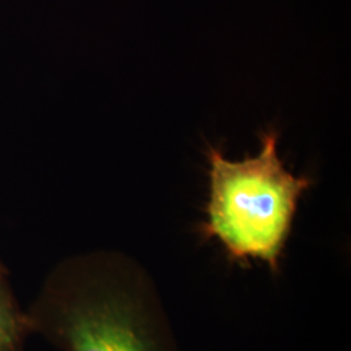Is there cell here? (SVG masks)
Segmentation results:
<instances>
[{
	"mask_svg": "<svg viewBox=\"0 0 351 351\" xmlns=\"http://www.w3.org/2000/svg\"><path fill=\"white\" fill-rule=\"evenodd\" d=\"M258 155L229 160L208 147V201L201 234L216 239L232 263L265 264L281 275L282 258L303 194L313 180L295 176L278 156V132L261 136Z\"/></svg>",
	"mask_w": 351,
	"mask_h": 351,
	"instance_id": "1",
	"label": "cell"
},
{
	"mask_svg": "<svg viewBox=\"0 0 351 351\" xmlns=\"http://www.w3.org/2000/svg\"><path fill=\"white\" fill-rule=\"evenodd\" d=\"M56 306L66 351H181L147 269L125 258L81 265Z\"/></svg>",
	"mask_w": 351,
	"mask_h": 351,
	"instance_id": "2",
	"label": "cell"
},
{
	"mask_svg": "<svg viewBox=\"0 0 351 351\" xmlns=\"http://www.w3.org/2000/svg\"><path fill=\"white\" fill-rule=\"evenodd\" d=\"M20 319L0 281V351H14L20 339Z\"/></svg>",
	"mask_w": 351,
	"mask_h": 351,
	"instance_id": "3",
	"label": "cell"
}]
</instances>
